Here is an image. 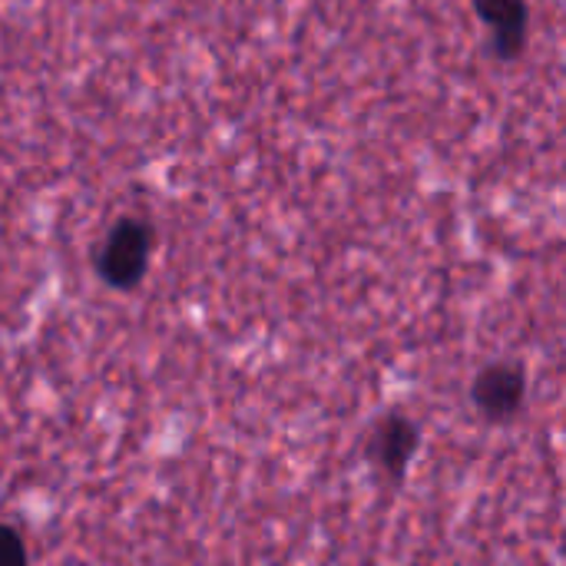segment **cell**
<instances>
[{
  "label": "cell",
  "instance_id": "6da1fadb",
  "mask_svg": "<svg viewBox=\"0 0 566 566\" xmlns=\"http://www.w3.org/2000/svg\"><path fill=\"white\" fill-rule=\"evenodd\" d=\"M153 249H156L153 222L139 216H126L106 232L96 252V275L103 279V285L116 292H133L149 272Z\"/></svg>",
  "mask_w": 566,
  "mask_h": 566
},
{
  "label": "cell",
  "instance_id": "7a4b0ae2",
  "mask_svg": "<svg viewBox=\"0 0 566 566\" xmlns=\"http://www.w3.org/2000/svg\"><path fill=\"white\" fill-rule=\"evenodd\" d=\"M471 401L488 424H511L527 405V368L514 358L484 365L471 381Z\"/></svg>",
  "mask_w": 566,
  "mask_h": 566
},
{
  "label": "cell",
  "instance_id": "3957f363",
  "mask_svg": "<svg viewBox=\"0 0 566 566\" xmlns=\"http://www.w3.org/2000/svg\"><path fill=\"white\" fill-rule=\"evenodd\" d=\"M418 451H421V428L415 418L401 411L381 415L365 434V461L375 471H381L391 484H401L408 478V468L418 458Z\"/></svg>",
  "mask_w": 566,
  "mask_h": 566
},
{
  "label": "cell",
  "instance_id": "277c9868",
  "mask_svg": "<svg viewBox=\"0 0 566 566\" xmlns=\"http://www.w3.org/2000/svg\"><path fill=\"white\" fill-rule=\"evenodd\" d=\"M481 23L491 30V46L501 60H517L527 43V0H471Z\"/></svg>",
  "mask_w": 566,
  "mask_h": 566
},
{
  "label": "cell",
  "instance_id": "5b68a950",
  "mask_svg": "<svg viewBox=\"0 0 566 566\" xmlns=\"http://www.w3.org/2000/svg\"><path fill=\"white\" fill-rule=\"evenodd\" d=\"M0 566H30L27 541L10 524H0Z\"/></svg>",
  "mask_w": 566,
  "mask_h": 566
}]
</instances>
